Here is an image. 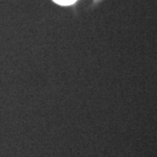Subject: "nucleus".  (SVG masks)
I'll return each instance as SVG.
<instances>
[{
    "label": "nucleus",
    "instance_id": "nucleus-1",
    "mask_svg": "<svg viewBox=\"0 0 157 157\" xmlns=\"http://www.w3.org/2000/svg\"><path fill=\"white\" fill-rule=\"evenodd\" d=\"M52 1L60 6H71L74 4L77 0H52Z\"/></svg>",
    "mask_w": 157,
    "mask_h": 157
}]
</instances>
